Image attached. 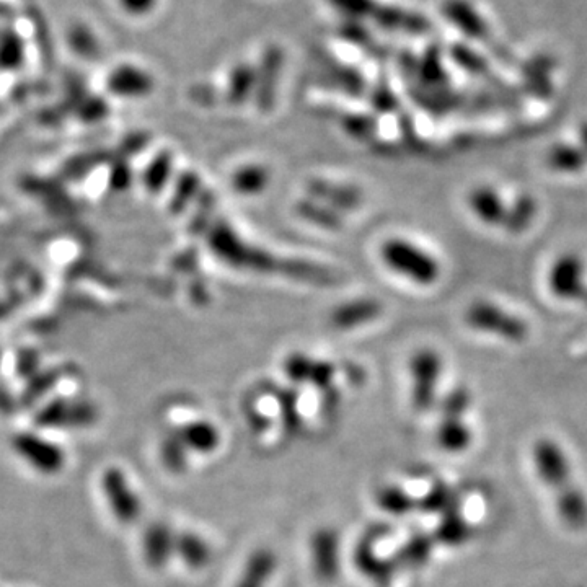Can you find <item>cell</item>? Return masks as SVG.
I'll return each mask as SVG.
<instances>
[{
	"label": "cell",
	"mask_w": 587,
	"mask_h": 587,
	"mask_svg": "<svg viewBox=\"0 0 587 587\" xmlns=\"http://www.w3.org/2000/svg\"><path fill=\"white\" fill-rule=\"evenodd\" d=\"M380 256L393 273L420 286H431L441 276V266L436 258L410 240H387L380 248Z\"/></svg>",
	"instance_id": "obj_1"
},
{
	"label": "cell",
	"mask_w": 587,
	"mask_h": 587,
	"mask_svg": "<svg viewBox=\"0 0 587 587\" xmlns=\"http://www.w3.org/2000/svg\"><path fill=\"white\" fill-rule=\"evenodd\" d=\"M310 566L323 584L335 583L341 574V535L333 527H320L310 535Z\"/></svg>",
	"instance_id": "obj_2"
},
{
	"label": "cell",
	"mask_w": 587,
	"mask_h": 587,
	"mask_svg": "<svg viewBox=\"0 0 587 587\" xmlns=\"http://www.w3.org/2000/svg\"><path fill=\"white\" fill-rule=\"evenodd\" d=\"M441 369V358L431 349H421L411 359V402L416 411H428L436 402Z\"/></svg>",
	"instance_id": "obj_3"
},
{
	"label": "cell",
	"mask_w": 587,
	"mask_h": 587,
	"mask_svg": "<svg viewBox=\"0 0 587 587\" xmlns=\"http://www.w3.org/2000/svg\"><path fill=\"white\" fill-rule=\"evenodd\" d=\"M382 535L377 532L364 535L354 550V563L364 576L379 584H387L397 571V563L393 558L377 555L376 543Z\"/></svg>",
	"instance_id": "obj_4"
},
{
	"label": "cell",
	"mask_w": 587,
	"mask_h": 587,
	"mask_svg": "<svg viewBox=\"0 0 587 587\" xmlns=\"http://www.w3.org/2000/svg\"><path fill=\"white\" fill-rule=\"evenodd\" d=\"M278 565V555L271 548H256L243 563L234 587H268L278 571Z\"/></svg>",
	"instance_id": "obj_5"
},
{
	"label": "cell",
	"mask_w": 587,
	"mask_h": 587,
	"mask_svg": "<svg viewBox=\"0 0 587 587\" xmlns=\"http://www.w3.org/2000/svg\"><path fill=\"white\" fill-rule=\"evenodd\" d=\"M175 433L185 444L188 452L199 455H211L221 447L222 436L211 421L196 420L186 423Z\"/></svg>",
	"instance_id": "obj_6"
},
{
	"label": "cell",
	"mask_w": 587,
	"mask_h": 587,
	"mask_svg": "<svg viewBox=\"0 0 587 587\" xmlns=\"http://www.w3.org/2000/svg\"><path fill=\"white\" fill-rule=\"evenodd\" d=\"M175 542L177 534L167 524H154L147 530L144 540L147 563L154 568H164L172 555H175Z\"/></svg>",
	"instance_id": "obj_7"
},
{
	"label": "cell",
	"mask_w": 587,
	"mask_h": 587,
	"mask_svg": "<svg viewBox=\"0 0 587 587\" xmlns=\"http://www.w3.org/2000/svg\"><path fill=\"white\" fill-rule=\"evenodd\" d=\"M175 555L183 560L190 570L201 571L209 566L212 560V548L208 540L195 532H181L175 542Z\"/></svg>",
	"instance_id": "obj_8"
},
{
	"label": "cell",
	"mask_w": 587,
	"mask_h": 587,
	"mask_svg": "<svg viewBox=\"0 0 587 587\" xmlns=\"http://www.w3.org/2000/svg\"><path fill=\"white\" fill-rule=\"evenodd\" d=\"M434 542L436 540L433 535L424 532L410 535L402 547L398 548L393 560L398 568L405 566L410 570H420L424 565H428V561L433 557Z\"/></svg>",
	"instance_id": "obj_9"
},
{
	"label": "cell",
	"mask_w": 587,
	"mask_h": 587,
	"mask_svg": "<svg viewBox=\"0 0 587 587\" xmlns=\"http://www.w3.org/2000/svg\"><path fill=\"white\" fill-rule=\"evenodd\" d=\"M583 281V265L578 258L565 256L558 260L550 273V287L558 297H571L578 294Z\"/></svg>",
	"instance_id": "obj_10"
},
{
	"label": "cell",
	"mask_w": 587,
	"mask_h": 587,
	"mask_svg": "<svg viewBox=\"0 0 587 587\" xmlns=\"http://www.w3.org/2000/svg\"><path fill=\"white\" fill-rule=\"evenodd\" d=\"M436 439L442 451L459 454L467 451L472 444V429L468 428L462 418L442 416L441 423L437 426Z\"/></svg>",
	"instance_id": "obj_11"
},
{
	"label": "cell",
	"mask_w": 587,
	"mask_h": 587,
	"mask_svg": "<svg viewBox=\"0 0 587 587\" xmlns=\"http://www.w3.org/2000/svg\"><path fill=\"white\" fill-rule=\"evenodd\" d=\"M468 203H470L473 214L485 224L495 226V224L503 221V199L499 198L498 193L488 188V186H482V188L472 191V195L468 198Z\"/></svg>",
	"instance_id": "obj_12"
},
{
	"label": "cell",
	"mask_w": 587,
	"mask_h": 587,
	"mask_svg": "<svg viewBox=\"0 0 587 587\" xmlns=\"http://www.w3.org/2000/svg\"><path fill=\"white\" fill-rule=\"evenodd\" d=\"M376 503L390 516H408L416 509V499L400 485L380 486L376 493Z\"/></svg>",
	"instance_id": "obj_13"
},
{
	"label": "cell",
	"mask_w": 587,
	"mask_h": 587,
	"mask_svg": "<svg viewBox=\"0 0 587 587\" xmlns=\"http://www.w3.org/2000/svg\"><path fill=\"white\" fill-rule=\"evenodd\" d=\"M470 535H472V527L468 526V522L460 516L457 509L442 516V521L437 524L433 537L446 547H459L470 539Z\"/></svg>",
	"instance_id": "obj_14"
},
{
	"label": "cell",
	"mask_w": 587,
	"mask_h": 587,
	"mask_svg": "<svg viewBox=\"0 0 587 587\" xmlns=\"http://www.w3.org/2000/svg\"><path fill=\"white\" fill-rule=\"evenodd\" d=\"M416 509L444 516L447 512L457 511V495L446 483H434L423 498L416 499Z\"/></svg>",
	"instance_id": "obj_15"
},
{
	"label": "cell",
	"mask_w": 587,
	"mask_h": 587,
	"mask_svg": "<svg viewBox=\"0 0 587 587\" xmlns=\"http://www.w3.org/2000/svg\"><path fill=\"white\" fill-rule=\"evenodd\" d=\"M115 488H113V511L123 519V521H134L137 516L141 514V501L137 498L133 488H129L128 482L124 480L123 475L118 473L115 480Z\"/></svg>",
	"instance_id": "obj_16"
},
{
	"label": "cell",
	"mask_w": 587,
	"mask_h": 587,
	"mask_svg": "<svg viewBox=\"0 0 587 587\" xmlns=\"http://www.w3.org/2000/svg\"><path fill=\"white\" fill-rule=\"evenodd\" d=\"M162 460H164L165 467L170 472L183 473L190 462V452L186 449L185 444L181 442L178 434L173 431L172 436H168L162 444Z\"/></svg>",
	"instance_id": "obj_17"
},
{
	"label": "cell",
	"mask_w": 587,
	"mask_h": 587,
	"mask_svg": "<svg viewBox=\"0 0 587 587\" xmlns=\"http://www.w3.org/2000/svg\"><path fill=\"white\" fill-rule=\"evenodd\" d=\"M266 183H268V172L258 165L240 168L234 175L235 190H239L240 193H256L263 190Z\"/></svg>",
	"instance_id": "obj_18"
},
{
	"label": "cell",
	"mask_w": 587,
	"mask_h": 587,
	"mask_svg": "<svg viewBox=\"0 0 587 587\" xmlns=\"http://www.w3.org/2000/svg\"><path fill=\"white\" fill-rule=\"evenodd\" d=\"M279 411L286 433H297L302 426V416L297 405V395L292 390L281 393L278 397Z\"/></svg>",
	"instance_id": "obj_19"
},
{
	"label": "cell",
	"mask_w": 587,
	"mask_h": 587,
	"mask_svg": "<svg viewBox=\"0 0 587 587\" xmlns=\"http://www.w3.org/2000/svg\"><path fill=\"white\" fill-rule=\"evenodd\" d=\"M377 312V305L366 302V304L348 305L345 309L338 310L335 314V323L338 328L349 327V325H356V323L364 322L369 318L374 317Z\"/></svg>",
	"instance_id": "obj_20"
},
{
	"label": "cell",
	"mask_w": 587,
	"mask_h": 587,
	"mask_svg": "<svg viewBox=\"0 0 587 587\" xmlns=\"http://www.w3.org/2000/svg\"><path fill=\"white\" fill-rule=\"evenodd\" d=\"M550 162L560 172H576L583 165V159L578 157V152L565 146L558 147L552 152Z\"/></svg>",
	"instance_id": "obj_21"
},
{
	"label": "cell",
	"mask_w": 587,
	"mask_h": 587,
	"mask_svg": "<svg viewBox=\"0 0 587 587\" xmlns=\"http://www.w3.org/2000/svg\"><path fill=\"white\" fill-rule=\"evenodd\" d=\"M124 9L133 12V14H142V12H149L154 7L155 0H121Z\"/></svg>",
	"instance_id": "obj_22"
}]
</instances>
